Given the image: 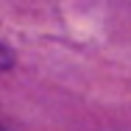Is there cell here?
I'll use <instances>...</instances> for the list:
<instances>
[{
    "instance_id": "6da1fadb",
    "label": "cell",
    "mask_w": 131,
    "mask_h": 131,
    "mask_svg": "<svg viewBox=\"0 0 131 131\" xmlns=\"http://www.w3.org/2000/svg\"><path fill=\"white\" fill-rule=\"evenodd\" d=\"M11 64H14V53H11L3 42H0V70H8Z\"/></svg>"
}]
</instances>
